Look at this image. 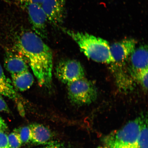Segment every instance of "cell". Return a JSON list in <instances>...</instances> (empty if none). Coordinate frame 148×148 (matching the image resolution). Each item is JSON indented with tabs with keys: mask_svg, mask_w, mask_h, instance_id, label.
<instances>
[{
	"mask_svg": "<svg viewBox=\"0 0 148 148\" xmlns=\"http://www.w3.org/2000/svg\"><path fill=\"white\" fill-rule=\"evenodd\" d=\"M15 30V49L26 60L39 84L49 87L52 80L53 67L50 48L32 30L21 26Z\"/></svg>",
	"mask_w": 148,
	"mask_h": 148,
	"instance_id": "obj_1",
	"label": "cell"
},
{
	"mask_svg": "<svg viewBox=\"0 0 148 148\" xmlns=\"http://www.w3.org/2000/svg\"><path fill=\"white\" fill-rule=\"evenodd\" d=\"M61 28L76 42L81 51L88 58L101 63L110 64L114 62L110 45L106 40L87 33Z\"/></svg>",
	"mask_w": 148,
	"mask_h": 148,
	"instance_id": "obj_2",
	"label": "cell"
},
{
	"mask_svg": "<svg viewBox=\"0 0 148 148\" xmlns=\"http://www.w3.org/2000/svg\"><path fill=\"white\" fill-rule=\"evenodd\" d=\"M67 85L69 99L74 104L79 106L90 104L97 99L95 86L84 77Z\"/></svg>",
	"mask_w": 148,
	"mask_h": 148,
	"instance_id": "obj_3",
	"label": "cell"
},
{
	"mask_svg": "<svg viewBox=\"0 0 148 148\" xmlns=\"http://www.w3.org/2000/svg\"><path fill=\"white\" fill-rule=\"evenodd\" d=\"M145 118L139 117L129 121L113 134L107 140L108 144L116 143L125 146L136 145Z\"/></svg>",
	"mask_w": 148,
	"mask_h": 148,
	"instance_id": "obj_4",
	"label": "cell"
},
{
	"mask_svg": "<svg viewBox=\"0 0 148 148\" xmlns=\"http://www.w3.org/2000/svg\"><path fill=\"white\" fill-rule=\"evenodd\" d=\"M84 74L82 65L75 60L61 61L57 64L56 69L57 78L66 84L84 77Z\"/></svg>",
	"mask_w": 148,
	"mask_h": 148,
	"instance_id": "obj_5",
	"label": "cell"
},
{
	"mask_svg": "<svg viewBox=\"0 0 148 148\" xmlns=\"http://www.w3.org/2000/svg\"><path fill=\"white\" fill-rule=\"evenodd\" d=\"M21 5L27 12L32 30L42 38H47L48 20L41 5L34 3Z\"/></svg>",
	"mask_w": 148,
	"mask_h": 148,
	"instance_id": "obj_6",
	"label": "cell"
},
{
	"mask_svg": "<svg viewBox=\"0 0 148 148\" xmlns=\"http://www.w3.org/2000/svg\"><path fill=\"white\" fill-rule=\"evenodd\" d=\"M65 3V0H45L41 5L48 21L56 26H60L63 23Z\"/></svg>",
	"mask_w": 148,
	"mask_h": 148,
	"instance_id": "obj_7",
	"label": "cell"
},
{
	"mask_svg": "<svg viewBox=\"0 0 148 148\" xmlns=\"http://www.w3.org/2000/svg\"><path fill=\"white\" fill-rule=\"evenodd\" d=\"M137 42L134 39L126 38L110 45V50L114 62L121 64L128 59L136 48Z\"/></svg>",
	"mask_w": 148,
	"mask_h": 148,
	"instance_id": "obj_8",
	"label": "cell"
},
{
	"mask_svg": "<svg viewBox=\"0 0 148 148\" xmlns=\"http://www.w3.org/2000/svg\"><path fill=\"white\" fill-rule=\"evenodd\" d=\"M5 69L12 75H16L28 71V66L25 58L22 55L8 53L5 57Z\"/></svg>",
	"mask_w": 148,
	"mask_h": 148,
	"instance_id": "obj_9",
	"label": "cell"
},
{
	"mask_svg": "<svg viewBox=\"0 0 148 148\" xmlns=\"http://www.w3.org/2000/svg\"><path fill=\"white\" fill-rule=\"evenodd\" d=\"M132 74L148 68L147 46L142 45L136 48L130 56Z\"/></svg>",
	"mask_w": 148,
	"mask_h": 148,
	"instance_id": "obj_10",
	"label": "cell"
},
{
	"mask_svg": "<svg viewBox=\"0 0 148 148\" xmlns=\"http://www.w3.org/2000/svg\"><path fill=\"white\" fill-rule=\"evenodd\" d=\"M31 131V142L36 144H45L49 142L52 136L50 130L43 125L33 123L29 125Z\"/></svg>",
	"mask_w": 148,
	"mask_h": 148,
	"instance_id": "obj_11",
	"label": "cell"
},
{
	"mask_svg": "<svg viewBox=\"0 0 148 148\" xmlns=\"http://www.w3.org/2000/svg\"><path fill=\"white\" fill-rule=\"evenodd\" d=\"M11 76L15 87L20 91H24L28 89L34 82V77L29 70Z\"/></svg>",
	"mask_w": 148,
	"mask_h": 148,
	"instance_id": "obj_12",
	"label": "cell"
},
{
	"mask_svg": "<svg viewBox=\"0 0 148 148\" xmlns=\"http://www.w3.org/2000/svg\"><path fill=\"white\" fill-rule=\"evenodd\" d=\"M0 94L9 99L16 100L18 98L12 82L5 75L0 64Z\"/></svg>",
	"mask_w": 148,
	"mask_h": 148,
	"instance_id": "obj_13",
	"label": "cell"
},
{
	"mask_svg": "<svg viewBox=\"0 0 148 148\" xmlns=\"http://www.w3.org/2000/svg\"><path fill=\"white\" fill-rule=\"evenodd\" d=\"M147 119L145 118L136 144V148H148Z\"/></svg>",
	"mask_w": 148,
	"mask_h": 148,
	"instance_id": "obj_14",
	"label": "cell"
},
{
	"mask_svg": "<svg viewBox=\"0 0 148 148\" xmlns=\"http://www.w3.org/2000/svg\"><path fill=\"white\" fill-rule=\"evenodd\" d=\"M148 68H147L133 74L143 89L146 91H147L148 88Z\"/></svg>",
	"mask_w": 148,
	"mask_h": 148,
	"instance_id": "obj_15",
	"label": "cell"
},
{
	"mask_svg": "<svg viewBox=\"0 0 148 148\" xmlns=\"http://www.w3.org/2000/svg\"><path fill=\"white\" fill-rule=\"evenodd\" d=\"M14 131L19 135L22 144H26L31 142V131L29 126L22 127L15 129Z\"/></svg>",
	"mask_w": 148,
	"mask_h": 148,
	"instance_id": "obj_16",
	"label": "cell"
},
{
	"mask_svg": "<svg viewBox=\"0 0 148 148\" xmlns=\"http://www.w3.org/2000/svg\"><path fill=\"white\" fill-rule=\"evenodd\" d=\"M10 148H20L22 143L18 133L14 130L8 136Z\"/></svg>",
	"mask_w": 148,
	"mask_h": 148,
	"instance_id": "obj_17",
	"label": "cell"
},
{
	"mask_svg": "<svg viewBox=\"0 0 148 148\" xmlns=\"http://www.w3.org/2000/svg\"><path fill=\"white\" fill-rule=\"evenodd\" d=\"M0 148H10L8 136L2 131H0Z\"/></svg>",
	"mask_w": 148,
	"mask_h": 148,
	"instance_id": "obj_18",
	"label": "cell"
},
{
	"mask_svg": "<svg viewBox=\"0 0 148 148\" xmlns=\"http://www.w3.org/2000/svg\"><path fill=\"white\" fill-rule=\"evenodd\" d=\"M8 107L3 97L0 95V112H9Z\"/></svg>",
	"mask_w": 148,
	"mask_h": 148,
	"instance_id": "obj_19",
	"label": "cell"
},
{
	"mask_svg": "<svg viewBox=\"0 0 148 148\" xmlns=\"http://www.w3.org/2000/svg\"><path fill=\"white\" fill-rule=\"evenodd\" d=\"M21 5L25 3H34L41 5L45 0H18Z\"/></svg>",
	"mask_w": 148,
	"mask_h": 148,
	"instance_id": "obj_20",
	"label": "cell"
},
{
	"mask_svg": "<svg viewBox=\"0 0 148 148\" xmlns=\"http://www.w3.org/2000/svg\"><path fill=\"white\" fill-rule=\"evenodd\" d=\"M108 144L109 148H136V145L125 146L116 143H111Z\"/></svg>",
	"mask_w": 148,
	"mask_h": 148,
	"instance_id": "obj_21",
	"label": "cell"
},
{
	"mask_svg": "<svg viewBox=\"0 0 148 148\" xmlns=\"http://www.w3.org/2000/svg\"><path fill=\"white\" fill-rule=\"evenodd\" d=\"M8 129V126L4 120L0 116V131L5 132Z\"/></svg>",
	"mask_w": 148,
	"mask_h": 148,
	"instance_id": "obj_22",
	"label": "cell"
},
{
	"mask_svg": "<svg viewBox=\"0 0 148 148\" xmlns=\"http://www.w3.org/2000/svg\"><path fill=\"white\" fill-rule=\"evenodd\" d=\"M47 148H63L61 146L58 144L51 143L47 146Z\"/></svg>",
	"mask_w": 148,
	"mask_h": 148,
	"instance_id": "obj_23",
	"label": "cell"
},
{
	"mask_svg": "<svg viewBox=\"0 0 148 148\" xmlns=\"http://www.w3.org/2000/svg\"><path fill=\"white\" fill-rule=\"evenodd\" d=\"M99 148H108L107 147H99Z\"/></svg>",
	"mask_w": 148,
	"mask_h": 148,
	"instance_id": "obj_24",
	"label": "cell"
},
{
	"mask_svg": "<svg viewBox=\"0 0 148 148\" xmlns=\"http://www.w3.org/2000/svg\"><path fill=\"white\" fill-rule=\"evenodd\" d=\"M47 148V147H42V148Z\"/></svg>",
	"mask_w": 148,
	"mask_h": 148,
	"instance_id": "obj_25",
	"label": "cell"
}]
</instances>
